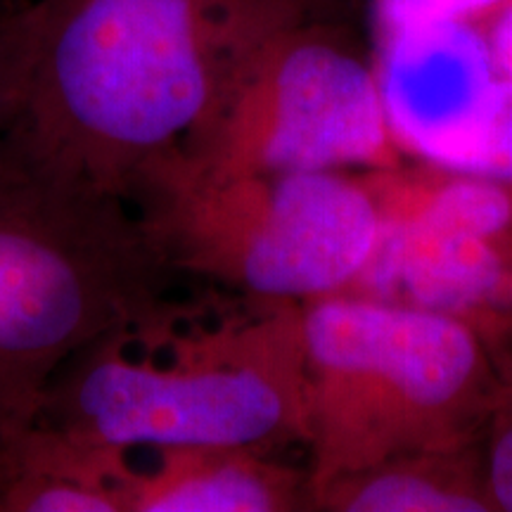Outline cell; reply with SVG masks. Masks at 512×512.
<instances>
[{"mask_svg": "<svg viewBox=\"0 0 512 512\" xmlns=\"http://www.w3.org/2000/svg\"><path fill=\"white\" fill-rule=\"evenodd\" d=\"M316 0H36L8 31L3 143L128 204L185 155L247 67ZM131 207V204H128Z\"/></svg>", "mask_w": 512, "mask_h": 512, "instance_id": "6da1fadb", "label": "cell"}, {"mask_svg": "<svg viewBox=\"0 0 512 512\" xmlns=\"http://www.w3.org/2000/svg\"><path fill=\"white\" fill-rule=\"evenodd\" d=\"M171 290L76 349L36 420L124 451L309 444L302 304Z\"/></svg>", "mask_w": 512, "mask_h": 512, "instance_id": "7a4b0ae2", "label": "cell"}, {"mask_svg": "<svg viewBox=\"0 0 512 512\" xmlns=\"http://www.w3.org/2000/svg\"><path fill=\"white\" fill-rule=\"evenodd\" d=\"M309 486L418 451L482 441L498 368L446 313L339 292L302 304Z\"/></svg>", "mask_w": 512, "mask_h": 512, "instance_id": "3957f363", "label": "cell"}, {"mask_svg": "<svg viewBox=\"0 0 512 512\" xmlns=\"http://www.w3.org/2000/svg\"><path fill=\"white\" fill-rule=\"evenodd\" d=\"M174 280L124 200L0 143V432L34 420L55 370Z\"/></svg>", "mask_w": 512, "mask_h": 512, "instance_id": "277c9868", "label": "cell"}, {"mask_svg": "<svg viewBox=\"0 0 512 512\" xmlns=\"http://www.w3.org/2000/svg\"><path fill=\"white\" fill-rule=\"evenodd\" d=\"M128 204L176 275L273 302L347 292L382 235L375 190L347 171L211 176L171 157Z\"/></svg>", "mask_w": 512, "mask_h": 512, "instance_id": "5b68a950", "label": "cell"}, {"mask_svg": "<svg viewBox=\"0 0 512 512\" xmlns=\"http://www.w3.org/2000/svg\"><path fill=\"white\" fill-rule=\"evenodd\" d=\"M396 147L373 57L309 15L261 48L219 119L178 157L211 176L394 169Z\"/></svg>", "mask_w": 512, "mask_h": 512, "instance_id": "8992f818", "label": "cell"}, {"mask_svg": "<svg viewBox=\"0 0 512 512\" xmlns=\"http://www.w3.org/2000/svg\"><path fill=\"white\" fill-rule=\"evenodd\" d=\"M377 249L349 294L446 313L491 347L512 335V183L441 169L380 176Z\"/></svg>", "mask_w": 512, "mask_h": 512, "instance_id": "52a82bcc", "label": "cell"}, {"mask_svg": "<svg viewBox=\"0 0 512 512\" xmlns=\"http://www.w3.org/2000/svg\"><path fill=\"white\" fill-rule=\"evenodd\" d=\"M373 62L396 145L470 174L503 79L477 19L377 31Z\"/></svg>", "mask_w": 512, "mask_h": 512, "instance_id": "ba28073f", "label": "cell"}, {"mask_svg": "<svg viewBox=\"0 0 512 512\" xmlns=\"http://www.w3.org/2000/svg\"><path fill=\"white\" fill-rule=\"evenodd\" d=\"M131 451L29 420L0 432V512H128Z\"/></svg>", "mask_w": 512, "mask_h": 512, "instance_id": "9c48e42d", "label": "cell"}, {"mask_svg": "<svg viewBox=\"0 0 512 512\" xmlns=\"http://www.w3.org/2000/svg\"><path fill=\"white\" fill-rule=\"evenodd\" d=\"M294 510H311L309 470L254 448H164L152 465L136 467L128 489V512Z\"/></svg>", "mask_w": 512, "mask_h": 512, "instance_id": "30bf717a", "label": "cell"}, {"mask_svg": "<svg viewBox=\"0 0 512 512\" xmlns=\"http://www.w3.org/2000/svg\"><path fill=\"white\" fill-rule=\"evenodd\" d=\"M311 510L328 512H496L482 446L418 451L344 472L311 491Z\"/></svg>", "mask_w": 512, "mask_h": 512, "instance_id": "8fae6325", "label": "cell"}, {"mask_svg": "<svg viewBox=\"0 0 512 512\" xmlns=\"http://www.w3.org/2000/svg\"><path fill=\"white\" fill-rule=\"evenodd\" d=\"M498 384L482 446L484 477L496 512H512V351L494 347Z\"/></svg>", "mask_w": 512, "mask_h": 512, "instance_id": "7c38bea8", "label": "cell"}, {"mask_svg": "<svg viewBox=\"0 0 512 512\" xmlns=\"http://www.w3.org/2000/svg\"><path fill=\"white\" fill-rule=\"evenodd\" d=\"M470 174L512 183V81L501 79Z\"/></svg>", "mask_w": 512, "mask_h": 512, "instance_id": "4fadbf2b", "label": "cell"}, {"mask_svg": "<svg viewBox=\"0 0 512 512\" xmlns=\"http://www.w3.org/2000/svg\"><path fill=\"white\" fill-rule=\"evenodd\" d=\"M501 0H373L377 31L434 19H475Z\"/></svg>", "mask_w": 512, "mask_h": 512, "instance_id": "5bb4252c", "label": "cell"}, {"mask_svg": "<svg viewBox=\"0 0 512 512\" xmlns=\"http://www.w3.org/2000/svg\"><path fill=\"white\" fill-rule=\"evenodd\" d=\"M475 19L489 43L498 72L512 81V0H501Z\"/></svg>", "mask_w": 512, "mask_h": 512, "instance_id": "9a60e30c", "label": "cell"}, {"mask_svg": "<svg viewBox=\"0 0 512 512\" xmlns=\"http://www.w3.org/2000/svg\"><path fill=\"white\" fill-rule=\"evenodd\" d=\"M12 10L15 5H5L0 0V143L8 126V31Z\"/></svg>", "mask_w": 512, "mask_h": 512, "instance_id": "2e32d148", "label": "cell"}]
</instances>
